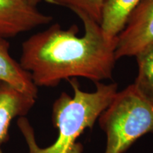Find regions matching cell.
Masks as SVG:
<instances>
[{
  "instance_id": "obj_13",
  "label": "cell",
  "mask_w": 153,
  "mask_h": 153,
  "mask_svg": "<svg viewBox=\"0 0 153 153\" xmlns=\"http://www.w3.org/2000/svg\"><path fill=\"white\" fill-rule=\"evenodd\" d=\"M44 1H45V0H44Z\"/></svg>"
},
{
  "instance_id": "obj_1",
  "label": "cell",
  "mask_w": 153,
  "mask_h": 153,
  "mask_svg": "<svg viewBox=\"0 0 153 153\" xmlns=\"http://www.w3.org/2000/svg\"><path fill=\"white\" fill-rule=\"evenodd\" d=\"M76 15L84 25L81 37L76 25L63 29L54 24L23 42L19 63L37 87H56L63 79L77 76L95 83L112 77L116 43L105 39L97 22Z\"/></svg>"
},
{
  "instance_id": "obj_2",
  "label": "cell",
  "mask_w": 153,
  "mask_h": 153,
  "mask_svg": "<svg viewBox=\"0 0 153 153\" xmlns=\"http://www.w3.org/2000/svg\"><path fill=\"white\" fill-rule=\"evenodd\" d=\"M73 96L62 92L53 105L52 121L58 129L57 140L46 148L36 143L34 130L24 116L17 125L27 143L28 153H82L83 147L77 139L87 128H91L100 115L109 105L118 91L116 84L96 82V90H82L76 78L68 79Z\"/></svg>"
},
{
  "instance_id": "obj_11",
  "label": "cell",
  "mask_w": 153,
  "mask_h": 153,
  "mask_svg": "<svg viewBox=\"0 0 153 153\" xmlns=\"http://www.w3.org/2000/svg\"><path fill=\"white\" fill-rule=\"evenodd\" d=\"M23 1H24L25 3L28 4V5L32 6V7H37V5L40 2H41L43 0H22Z\"/></svg>"
},
{
  "instance_id": "obj_6",
  "label": "cell",
  "mask_w": 153,
  "mask_h": 153,
  "mask_svg": "<svg viewBox=\"0 0 153 153\" xmlns=\"http://www.w3.org/2000/svg\"><path fill=\"white\" fill-rule=\"evenodd\" d=\"M36 103V98L0 80V145L9 140L13 119L26 116Z\"/></svg>"
},
{
  "instance_id": "obj_7",
  "label": "cell",
  "mask_w": 153,
  "mask_h": 153,
  "mask_svg": "<svg viewBox=\"0 0 153 153\" xmlns=\"http://www.w3.org/2000/svg\"><path fill=\"white\" fill-rule=\"evenodd\" d=\"M142 0H103L100 27L106 41L117 43V38Z\"/></svg>"
},
{
  "instance_id": "obj_10",
  "label": "cell",
  "mask_w": 153,
  "mask_h": 153,
  "mask_svg": "<svg viewBox=\"0 0 153 153\" xmlns=\"http://www.w3.org/2000/svg\"><path fill=\"white\" fill-rule=\"evenodd\" d=\"M51 4L70 9L76 14L89 16L98 24L101 22V10L103 0H45Z\"/></svg>"
},
{
  "instance_id": "obj_9",
  "label": "cell",
  "mask_w": 153,
  "mask_h": 153,
  "mask_svg": "<svg viewBox=\"0 0 153 153\" xmlns=\"http://www.w3.org/2000/svg\"><path fill=\"white\" fill-rule=\"evenodd\" d=\"M138 71L133 84L145 99L153 103V42L136 55Z\"/></svg>"
},
{
  "instance_id": "obj_12",
  "label": "cell",
  "mask_w": 153,
  "mask_h": 153,
  "mask_svg": "<svg viewBox=\"0 0 153 153\" xmlns=\"http://www.w3.org/2000/svg\"><path fill=\"white\" fill-rule=\"evenodd\" d=\"M0 153H2V151H1V148H0Z\"/></svg>"
},
{
  "instance_id": "obj_3",
  "label": "cell",
  "mask_w": 153,
  "mask_h": 153,
  "mask_svg": "<svg viewBox=\"0 0 153 153\" xmlns=\"http://www.w3.org/2000/svg\"><path fill=\"white\" fill-rule=\"evenodd\" d=\"M99 118L106 134L105 153H123L145 134L153 133V103L133 84L117 91Z\"/></svg>"
},
{
  "instance_id": "obj_8",
  "label": "cell",
  "mask_w": 153,
  "mask_h": 153,
  "mask_svg": "<svg viewBox=\"0 0 153 153\" xmlns=\"http://www.w3.org/2000/svg\"><path fill=\"white\" fill-rule=\"evenodd\" d=\"M9 48L10 43L7 39L0 38V80L36 99L38 87L33 83L29 72L10 55Z\"/></svg>"
},
{
  "instance_id": "obj_4",
  "label": "cell",
  "mask_w": 153,
  "mask_h": 153,
  "mask_svg": "<svg viewBox=\"0 0 153 153\" xmlns=\"http://www.w3.org/2000/svg\"><path fill=\"white\" fill-rule=\"evenodd\" d=\"M153 42V0H142L117 38L115 56H135Z\"/></svg>"
},
{
  "instance_id": "obj_5",
  "label": "cell",
  "mask_w": 153,
  "mask_h": 153,
  "mask_svg": "<svg viewBox=\"0 0 153 153\" xmlns=\"http://www.w3.org/2000/svg\"><path fill=\"white\" fill-rule=\"evenodd\" d=\"M53 20L52 16L22 0H0V38L15 37Z\"/></svg>"
}]
</instances>
